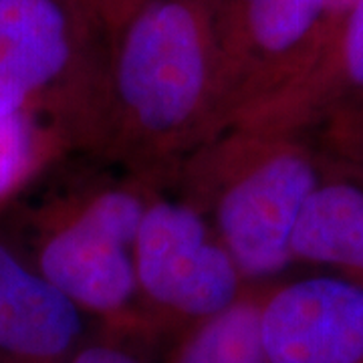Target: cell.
I'll use <instances>...</instances> for the list:
<instances>
[{"label": "cell", "mask_w": 363, "mask_h": 363, "mask_svg": "<svg viewBox=\"0 0 363 363\" xmlns=\"http://www.w3.org/2000/svg\"><path fill=\"white\" fill-rule=\"evenodd\" d=\"M85 313L0 236V363H69Z\"/></svg>", "instance_id": "8"}, {"label": "cell", "mask_w": 363, "mask_h": 363, "mask_svg": "<svg viewBox=\"0 0 363 363\" xmlns=\"http://www.w3.org/2000/svg\"><path fill=\"white\" fill-rule=\"evenodd\" d=\"M260 298L242 295L182 331L166 363H269L260 339Z\"/></svg>", "instance_id": "10"}, {"label": "cell", "mask_w": 363, "mask_h": 363, "mask_svg": "<svg viewBox=\"0 0 363 363\" xmlns=\"http://www.w3.org/2000/svg\"><path fill=\"white\" fill-rule=\"evenodd\" d=\"M63 140L35 113L0 116V210L37 178Z\"/></svg>", "instance_id": "12"}, {"label": "cell", "mask_w": 363, "mask_h": 363, "mask_svg": "<svg viewBox=\"0 0 363 363\" xmlns=\"http://www.w3.org/2000/svg\"><path fill=\"white\" fill-rule=\"evenodd\" d=\"M147 200L138 188L117 186L52 208L39 222L30 257H23L85 315L107 327L147 329L133 262Z\"/></svg>", "instance_id": "4"}, {"label": "cell", "mask_w": 363, "mask_h": 363, "mask_svg": "<svg viewBox=\"0 0 363 363\" xmlns=\"http://www.w3.org/2000/svg\"><path fill=\"white\" fill-rule=\"evenodd\" d=\"M222 145L206 198L214 233L245 281L274 277L293 262V234L301 210L317 188V168L303 150L255 138Z\"/></svg>", "instance_id": "3"}, {"label": "cell", "mask_w": 363, "mask_h": 363, "mask_svg": "<svg viewBox=\"0 0 363 363\" xmlns=\"http://www.w3.org/2000/svg\"><path fill=\"white\" fill-rule=\"evenodd\" d=\"M325 45V0H224L220 52L228 121L286 89Z\"/></svg>", "instance_id": "6"}, {"label": "cell", "mask_w": 363, "mask_h": 363, "mask_svg": "<svg viewBox=\"0 0 363 363\" xmlns=\"http://www.w3.org/2000/svg\"><path fill=\"white\" fill-rule=\"evenodd\" d=\"M357 0H325V25H327V43L333 37L335 28L341 25L345 14Z\"/></svg>", "instance_id": "14"}, {"label": "cell", "mask_w": 363, "mask_h": 363, "mask_svg": "<svg viewBox=\"0 0 363 363\" xmlns=\"http://www.w3.org/2000/svg\"><path fill=\"white\" fill-rule=\"evenodd\" d=\"M224 0H147L109 30L91 117L121 147L172 154L228 116L220 52Z\"/></svg>", "instance_id": "1"}, {"label": "cell", "mask_w": 363, "mask_h": 363, "mask_svg": "<svg viewBox=\"0 0 363 363\" xmlns=\"http://www.w3.org/2000/svg\"><path fill=\"white\" fill-rule=\"evenodd\" d=\"M81 2L95 9L109 23V26L116 25L125 13V0H81Z\"/></svg>", "instance_id": "15"}, {"label": "cell", "mask_w": 363, "mask_h": 363, "mask_svg": "<svg viewBox=\"0 0 363 363\" xmlns=\"http://www.w3.org/2000/svg\"><path fill=\"white\" fill-rule=\"evenodd\" d=\"M341 91L363 93V0L351 6L315 63L293 83L301 105Z\"/></svg>", "instance_id": "11"}, {"label": "cell", "mask_w": 363, "mask_h": 363, "mask_svg": "<svg viewBox=\"0 0 363 363\" xmlns=\"http://www.w3.org/2000/svg\"><path fill=\"white\" fill-rule=\"evenodd\" d=\"M269 363H363V285L309 277L260 298Z\"/></svg>", "instance_id": "7"}, {"label": "cell", "mask_w": 363, "mask_h": 363, "mask_svg": "<svg viewBox=\"0 0 363 363\" xmlns=\"http://www.w3.org/2000/svg\"><path fill=\"white\" fill-rule=\"evenodd\" d=\"M143 325L154 333L186 331L242 297V274L200 206L147 200L133 245Z\"/></svg>", "instance_id": "5"}, {"label": "cell", "mask_w": 363, "mask_h": 363, "mask_svg": "<svg viewBox=\"0 0 363 363\" xmlns=\"http://www.w3.org/2000/svg\"><path fill=\"white\" fill-rule=\"evenodd\" d=\"M109 28L81 0H0V116H49L61 135L83 130L105 65L89 45Z\"/></svg>", "instance_id": "2"}, {"label": "cell", "mask_w": 363, "mask_h": 363, "mask_svg": "<svg viewBox=\"0 0 363 363\" xmlns=\"http://www.w3.org/2000/svg\"><path fill=\"white\" fill-rule=\"evenodd\" d=\"M156 337L143 327H105L99 335L85 337L69 363H156Z\"/></svg>", "instance_id": "13"}, {"label": "cell", "mask_w": 363, "mask_h": 363, "mask_svg": "<svg viewBox=\"0 0 363 363\" xmlns=\"http://www.w3.org/2000/svg\"><path fill=\"white\" fill-rule=\"evenodd\" d=\"M293 259L363 274V188L317 184L293 234Z\"/></svg>", "instance_id": "9"}, {"label": "cell", "mask_w": 363, "mask_h": 363, "mask_svg": "<svg viewBox=\"0 0 363 363\" xmlns=\"http://www.w3.org/2000/svg\"><path fill=\"white\" fill-rule=\"evenodd\" d=\"M142 2H147V0H125V14L130 13L133 6H138V4H142Z\"/></svg>", "instance_id": "16"}]
</instances>
